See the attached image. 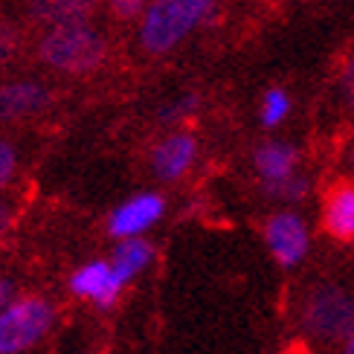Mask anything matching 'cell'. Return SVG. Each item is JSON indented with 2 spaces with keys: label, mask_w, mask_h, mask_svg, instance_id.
Listing matches in <instances>:
<instances>
[{
  "label": "cell",
  "mask_w": 354,
  "mask_h": 354,
  "mask_svg": "<svg viewBox=\"0 0 354 354\" xmlns=\"http://www.w3.org/2000/svg\"><path fill=\"white\" fill-rule=\"evenodd\" d=\"M38 55L44 64H50L58 73L87 76V73H93L105 64L108 41L87 21L62 24V26L47 29V35L38 44Z\"/></svg>",
  "instance_id": "1"
},
{
  "label": "cell",
  "mask_w": 354,
  "mask_h": 354,
  "mask_svg": "<svg viewBox=\"0 0 354 354\" xmlns=\"http://www.w3.org/2000/svg\"><path fill=\"white\" fill-rule=\"evenodd\" d=\"M58 308L41 293H21L0 314V354H32L53 337Z\"/></svg>",
  "instance_id": "2"
},
{
  "label": "cell",
  "mask_w": 354,
  "mask_h": 354,
  "mask_svg": "<svg viewBox=\"0 0 354 354\" xmlns=\"http://www.w3.org/2000/svg\"><path fill=\"white\" fill-rule=\"evenodd\" d=\"M299 328L319 346H343L354 337V293L337 285H319L302 299Z\"/></svg>",
  "instance_id": "3"
},
{
  "label": "cell",
  "mask_w": 354,
  "mask_h": 354,
  "mask_svg": "<svg viewBox=\"0 0 354 354\" xmlns=\"http://www.w3.org/2000/svg\"><path fill=\"white\" fill-rule=\"evenodd\" d=\"M218 0H154L145 9L140 26V44L149 53H169L192 29L215 15Z\"/></svg>",
  "instance_id": "4"
},
{
  "label": "cell",
  "mask_w": 354,
  "mask_h": 354,
  "mask_svg": "<svg viewBox=\"0 0 354 354\" xmlns=\"http://www.w3.org/2000/svg\"><path fill=\"white\" fill-rule=\"evenodd\" d=\"M67 288H70V293L76 299L99 308V311L113 308L116 302H120L122 290H125L122 279L116 276L111 259H93V261L79 264V268L70 273Z\"/></svg>",
  "instance_id": "5"
},
{
  "label": "cell",
  "mask_w": 354,
  "mask_h": 354,
  "mask_svg": "<svg viewBox=\"0 0 354 354\" xmlns=\"http://www.w3.org/2000/svg\"><path fill=\"white\" fill-rule=\"evenodd\" d=\"M264 244L279 268H297L311 250V232L297 212H273L264 224Z\"/></svg>",
  "instance_id": "6"
},
{
  "label": "cell",
  "mask_w": 354,
  "mask_h": 354,
  "mask_svg": "<svg viewBox=\"0 0 354 354\" xmlns=\"http://www.w3.org/2000/svg\"><path fill=\"white\" fill-rule=\"evenodd\" d=\"M166 212V201L157 192H142V195L128 198L120 203L108 218V232L116 241L125 239H142Z\"/></svg>",
  "instance_id": "7"
},
{
  "label": "cell",
  "mask_w": 354,
  "mask_h": 354,
  "mask_svg": "<svg viewBox=\"0 0 354 354\" xmlns=\"http://www.w3.org/2000/svg\"><path fill=\"white\" fill-rule=\"evenodd\" d=\"M195 154H198V142L192 134L180 131V134H171L154 149L151 154V166L154 174L160 180H177L189 171V166L195 163Z\"/></svg>",
  "instance_id": "8"
},
{
  "label": "cell",
  "mask_w": 354,
  "mask_h": 354,
  "mask_svg": "<svg viewBox=\"0 0 354 354\" xmlns=\"http://www.w3.org/2000/svg\"><path fill=\"white\" fill-rule=\"evenodd\" d=\"M50 91L38 82H9L0 84V122H15L47 108Z\"/></svg>",
  "instance_id": "9"
},
{
  "label": "cell",
  "mask_w": 354,
  "mask_h": 354,
  "mask_svg": "<svg viewBox=\"0 0 354 354\" xmlns=\"http://www.w3.org/2000/svg\"><path fill=\"white\" fill-rule=\"evenodd\" d=\"M322 227L337 241H354V186L340 183L322 203Z\"/></svg>",
  "instance_id": "10"
},
{
  "label": "cell",
  "mask_w": 354,
  "mask_h": 354,
  "mask_svg": "<svg viewBox=\"0 0 354 354\" xmlns=\"http://www.w3.org/2000/svg\"><path fill=\"white\" fill-rule=\"evenodd\" d=\"M299 151L288 142H264L256 151V171L261 174V186L270 189L297 177Z\"/></svg>",
  "instance_id": "11"
},
{
  "label": "cell",
  "mask_w": 354,
  "mask_h": 354,
  "mask_svg": "<svg viewBox=\"0 0 354 354\" xmlns=\"http://www.w3.org/2000/svg\"><path fill=\"white\" fill-rule=\"evenodd\" d=\"M154 261V244L145 241V239H125V241H116L113 253H111V264L116 276L122 279V285L128 288L137 276H142L145 270L151 268Z\"/></svg>",
  "instance_id": "12"
},
{
  "label": "cell",
  "mask_w": 354,
  "mask_h": 354,
  "mask_svg": "<svg viewBox=\"0 0 354 354\" xmlns=\"http://www.w3.org/2000/svg\"><path fill=\"white\" fill-rule=\"evenodd\" d=\"M99 0H29V12L50 26L79 24L96 9Z\"/></svg>",
  "instance_id": "13"
},
{
  "label": "cell",
  "mask_w": 354,
  "mask_h": 354,
  "mask_svg": "<svg viewBox=\"0 0 354 354\" xmlns=\"http://www.w3.org/2000/svg\"><path fill=\"white\" fill-rule=\"evenodd\" d=\"M288 111H290V99H288L285 91L273 87V91L264 93V102H261V122L268 125V128H273V125L282 122L285 116H288Z\"/></svg>",
  "instance_id": "14"
},
{
  "label": "cell",
  "mask_w": 354,
  "mask_h": 354,
  "mask_svg": "<svg viewBox=\"0 0 354 354\" xmlns=\"http://www.w3.org/2000/svg\"><path fill=\"white\" fill-rule=\"evenodd\" d=\"M198 108V96H183V99H177L174 105L163 108V113H160V120L163 122H174V120H183V116H189L192 111Z\"/></svg>",
  "instance_id": "15"
},
{
  "label": "cell",
  "mask_w": 354,
  "mask_h": 354,
  "mask_svg": "<svg viewBox=\"0 0 354 354\" xmlns=\"http://www.w3.org/2000/svg\"><path fill=\"white\" fill-rule=\"evenodd\" d=\"M18 44H21L18 29L0 24V62H9V58L18 53Z\"/></svg>",
  "instance_id": "16"
},
{
  "label": "cell",
  "mask_w": 354,
  "mask_h": 354,
  "mask_svg": "<svg viewBox=\"0 0 354 354\" xmlns=\"http://www.w3.org/2000/svg\"><path fill=\"white\" fill-rule=\"evenodd\" d=\"M15 166H18V157H15V149H12L9 142L0 140V189H3V186L12 180Z\"/></svg>",
  "instance_id": "17"
},
{
  "label": "cell",
  "mask_w": 354,
  "mask_h": 354,
  "mask_svg": "<svg viewBox=\"0 0 354 354\" xmlns=\"http://www.w3.org/2000/svg\"><path fill=\"white\" fill-rule=\"evenodd\" d=\"M15 203L9 201V198H0V241L6 239V235L12 232V227H15Z\"/></svg>",
  "instance_id": "18"
},
{
  "label": "cell",
  "mask_w": 354,
  "mask_h": 354,
  "mask_svg": "<svg viewBox=\"0 0 354 354\" xmlns=\"http://www.w3.org/2000/svg\"><path fill=\"white\" fill-rule=\"evenodd\" d=\"M111 9L120 15V18H134V15H140L145 9V3L149 0H108Z\"/></svg>",
  "instance_id": "19"
},
{
  "label": "cell",
  "mask_w": 354,
  "mask_h": 354,
  "mask_svg": "<svg viewBox=\"0 0 354 354\" xmlns=\"http://www.w3.org/2000/svg\"><path fill=\"white\" fill-rule=\"evenodd\" d=\"M18 297H21V293H18V285H15L9 276H0V314H3L6 308H9L15 299H18Z\"/></svg>",
  "instance_id": "20"
},
{
  "label": "cell",
  "mask_w": 354,
  "mask_h": 354,
  "mask_svg": "<svg viewBox=\"0 0 354 354\" xmlns=\"http://www.w3.org/2000/svg\"><path fill=\"white\" fill-rule=\"evenodd\" d=\"M343 93L354 105V53H351V58L346 62V70H343Z\"/></svg>",
  "instance_id": "21"
},
{
  "label": "cell",
  "mask_w": 354,
  "mask_h": 354,
  "mask_svg": "<svg viewBox=\"0 0 354 354\" xmlns=\"http://www.w3.org/2000/svg\"><path fill=\"white\" fill-rule=\"evenodd\" d=\"M340 354H354V337H348V340L340 346Z\"/></svg>",
  "instance_id": "22"
},
{
  "label": "cell",
  "mask_w": 354,
  "mask_h": 354,
  "mask_svg": "<svg viewBox=\"0 0 354 354\" xmlns=\"http://www.w3.org/2000/svg\"><path fill=\"white\" fill-rule=\"evenodd\" d=\"M351 166H354V157H351Z\"/></svg>",
  "instance_id": "23"
},
{
  "label": "cell",
  "mask_w": 354,
  "mask_h": 354,
  "mask_svg": "<svg viewBox=\"0 0 354 354\" xmlns=\"http://www.w3.org/2000/svg\"><path fill=\"white\" fill-rule=\"evenodd\" d=\"M82 354H87V351H82Z\"/></svg>",
  "instance_id": "24"
}]
</instances>
